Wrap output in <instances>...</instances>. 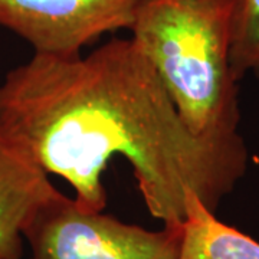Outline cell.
<instances>
[{
  "label": "cell",
  "instance_id": "1",
  "mask_svg": "<svg viewBox=\"0 0 259 259\" xmlns=\"http://www.w3.org/2000/svg\"><path fill=\"white\" fill-rule=\"evenodd\" d=\"M0 130L91 212L107 204L108 163L124 157L150 214L168 228L183 226L189 193L216 212L249 161L238 131L187 128L131 37L87 56L33 54L13 68L0 82Z\"/></svg>",
  "mask_w": 259,
  "mask_h": 259
},
{
  "label": "cell",
  "instance_id": "2",
  "mask_svg": "<svg viewBox=\"0 0 259 259\" xmlns=\"http://www.w3.org/2000/svg\"><path fill=\"white\" fill-rule=\"evenodd\" d=\"M233 8L235 0H140L130 28L133 42L196 136L238 131Z\"/></svg>",
  "mask_w": 259,
  "mask_h": 259
},
{
  "label": "cell",
  "instance_id": "3",
  "mask_svg": "<svg viewBox=\"0 0 259 259\" xmlns=\"http://www.w3.org/2000/svg\"><path fill=\"white\" fill-rule=\"evenodd\" d=\"M25 239L30 259H179L182 228L148 231L61 193L36 213Z\"/></svg>",
  "mask_w": 259,
  "mask_h": 259
},
{
  "label": "cell",
  "instance_id": "4",
  "mask_svg": "<svg viewBox=\"0 0 259 259\" xmlns=\"http://www.w3.org/2000/svg\"><path fill=\"white\" fill-rule=\"evenodd\" d=\"M140 0H0V26L35 54L71 56L105 33L130 29Z\"/></svg>",
  "mask_w": 259,
  "mask_h": 259
},
{
  "label": "cell",
  "instance_id": "5",
  "mask_svg": "<svg viewBox=\"0 0 259 259\" xmlns=\"http://www.w3.org/2000/svg\"><path fill=\"white\" fill-rule=\"evenodd\" d=\"M59 194L47 171L0 130V259L23 258L26 228Z\"/></svg>",
  "mask_w": 259,
  "mask_h": 259
},
{
  "label": "cell",
  "instance_id": "6",
  "mask_svg": "<svg viewBox=\"0 0 259 259\" xmlns=\"http://www.w3.org/2000/svg\"><path fill=\"white\" fill-rule=\"evenodd\" d=\"M179 259H259V242L221 222L196 193H189Z\"/></svg>",
  "mask_w": 259,
  "mask_h": 259
},
{
  "label": "cell",
  "instance_id": "7",
  "mask_svg": "<svg viewBox=\"0 0 259 259\" xmlns=\"http://www.w3.org/2000/svg\"><path fill=\"white\" fill-rule=\"evenodd\" d=\"M231 61L238 79L259 78V0H235Z\"/></svg>",
  "mask_w": 259,
  "mask_h": 259
}]
</instances>
